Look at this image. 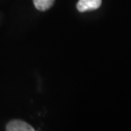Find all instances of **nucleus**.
<instances>
[{"label":"nucleus","mask_w":131,"mask_h":131,"mask_svg":"<svg viewBox=\"0 0 131 131\" xmlns=\"http://www.w3.org/2000/svg\"><path fill=\"white\" fill-rule=\"evenodd\" d=\"M101 5V0H78L77 9L79 12L95 10Z\"/></svg>","instance_id":"nucleus-1"},{"label":"nucleus","mask_w":131,"mask_h":131,"mask_svg":"<svg viewBox=\"0 0 131 131\" xmlns=\"http://www.w3.org/2000/svg\"><path fill=\"white\" fill-rule=\"evenodd\" d=\"M6 130L8 131H34L30 124L20 120H14L7 124Z\"/></svg>","instance_id":"nucleus-2"},{"label":"nucleus","mask_w":131,"mask_h":131,"mask_svg":"<svg viewBox=\"0 0 131 131\" xmlns=\"http://www.w3.org/2000/svg\"><path fill=\"white\" fill-rule=\"evenodd\" d=\"M54 0H33V4L35 5L36 9L44 11V10L49 9V8L53 6Z\"/></svg>","instance_id":"nucleus-3"}]
</instances>
